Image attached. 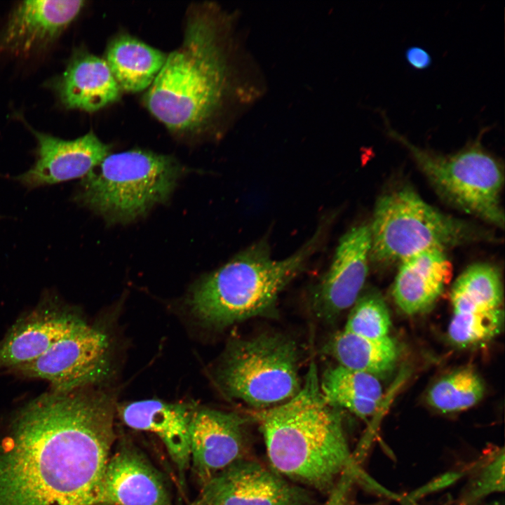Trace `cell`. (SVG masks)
Listing matches in <instances>:
<instances>
[{"mask_svg":"<svg viewBox=\"0 0 505 505\" xmlns=\"http://www.w3.org/2000/svg\"><path fill=\"white\" fill-rule=\"evenodd\" d=\"M113 405L51 391L20 410L0 440V505H95L116 440Z\"/></svg>","mask_w":505,"mask_h":505,"instance_id":"cell-1","label":"cell"},{"mask_svg":"<svg viewBox=\"0 0 505 505\" xmlns=\"http://www.w3.org/2000/svg\"><path fill=\"white\" fill-rule=\"evenodd\" d=\"M223 25L208 8L191 11L182 43L167 55L145 94L148 110L173 132L206 131L235 92L234 67Z\"/></svg>","mask_w":505,"mask_h":505,"instance_id":"cell-2","label":"cell"},{"mask_svg":"<svg viewBox=\"0 0 505 505\" xmlns=\"http://www.w3.org/2000/svg\"><path fill=\"white\" fill-rule=\"evenodd\" d=\"M316 365L290 399L256 410L272 468L290 480L330 493L346 473L366 480L351 452L339 408L324 399Z\"/></svg>","mask_w":505,"mask_h":505,"instance_id":"cell-3","label":"cell"},{"mask_svg":"<svg viewBox=\"0 0 505 505\" xmlns=\"http://www.w3.org/2000/svg\"><path fill=\"white\" fill-rule=\"evenodd\" d=\"M328 224L325 220L284 259H273L264 238L243 249L193 287L189 302L191 312L203 323L217 328L269 314L281 292L321 246Z\"/></svg>","mask_w":505,"mask_h":505,"instance_id":"cell-4","label":"cell"},{"mask_svg":"<svg viewBox=\"0 0 505 505\" xmlns=\"http://www.w3.org/2000/svg\"><path fill=\"white\" fill-rule=\"evenodd\" d=\"M183 170L175 158L153 152L109 154L83 177L74 199L109 223H128L166 201Z\"/></svg>","mask_w":505,"mask_h":505,"instance_id":"cell-5","label":"cell"},{"mask_svg":"<svg viewBox=\"0 0 505 505\" xmlns=\"http://www.w3.org/2000/svg\"><path fill=\"white\" fill-rule=\"evenodd\" d=\"M369 226L370 262L380 267L399 264L431 248L493 241L487 231L440 211L408 186L379 198Z\"/></svg>","mask_w":505,"mask_h":505,"instance_id":"cell-6","label":"cell"},{"mask_svg":"<svg viewBox=\"0 0 505 505\" xmlns=\"http://www.w3.org/2000/svg\"><path fill=\"white\" fill-rule=\"evenodd\" d=\"M388 136L409 152L433 187L448 203L499 228L504 215L500 205L504 184L501 163L481 144L483 128L476 138L459 152L445 155L421 148L393 129L384 116Z\"/></svg>","mask_w":505,"mask_h":505,"instance_id":"cell-7","label":"cell"},{"mask_svg":"<svg viewBox=\"0 0 505 505\" xmlns=\"http://www.w3.org/2000/svg\"><path fill=\"white\" fill-rule=\"evenodd\" d=\"M295 344L278 334L238 340L229 349L219 372L231 397L256 410L269 408L295 396L302 385Z\"/></svg>","mask_w":505,"mask_h":505,"instance_id":"cell-8","label":"cell"},{"mask_svg":"<svg viewBox=\"0 0 505 505\" xmlns=\"http://www.w3.org/2000/svg\"><path fill=\"white\" fill-rule=\"evenodd\" d=\"M109 351L106 334L83 320L40 357L11 370L48 381L53 392L69 393L107 377Z\"/></svg>","mask_w":505,"mask_h":505,"instance_id":"cell-9","label":"cell"},{"mask_svg":"<svg viewBox=\"0 0 505 505\" xmlns=\"http://www.w3.org/2000/svg\"><path fill=\"white\" fill-rule=\"evenodd\" d=\"M309 499L272 468L245 458L209 480L192 505H305Z\"/></svg>","mask_w":505,"mask_h":505,"instance_id":"cell-10","label":"cell"},{"mask_svg":"<svg viewBox=\"0 0 505 505\" xmlns=\"http://www.w3.org/2000/svg\"><path fill=\"white\" fill-rule=\"evenodd\" d=\"M95 505H173L168 483L147 455L128 439L116 440Z\"/></svg>","mask_w":505,"mask_h":505,"instance_id":"cell-11","label":"cell"},{"mask_svg":"<svg viewBox=\"0 0 505 505\" xmlns=\"http://www.w3.org/2000/svg\"><path fill=\"white\" fill-rule=\"evenodd\" d=\"M370 226L358 224L339 239L331 264L313 292L316 314L330 321L359 298L370 262Z\"/></svg>","mask_w":505,"mask_h":505,"instance_id":"cell-12","label":"cell"},{"mask_svg":"<svg viewBox=\"0 0 505 505\" xmlns=\"http://www.w3.org/2000/svg\"><path fill=\"white\" fill-rule=\"evenodd\" d=\"M245 421L234 412L194 410L189 428V469L201 487L222 471L247 458Z\"/></svg>","mask_w":505,"mask_h":505,"instance_id":"cell-13","label":"cell"},{"mask_svg":"<svg viewBox=\"0 0 505 505\" xmlns=\"http://www.w3.org/2000/svg\"><path fill=\"white\" fill-rule=\"evenodd\" d=\"M34 133L37 141L36 161L17 177L29 189L84 177L109 154V146L92 132L72 140Z\"/></svg>","mask_w":505,"mask_h":505,"instance_id":"cell-14","label":"cell"},{"mask_svg":"<svg viewBox=\"0 0 505 505\" xmlns=\"http://www.w3.org/2000/svg\"><path fill=\"white\" fill-rule=\"evenodd\" d=\"M82 321L55 297H46L34 310L16 321L0 343V368L13 369L36 360Z\"/></svg>","mask_w":505,"mask_h":505,"instance_id":"cell-15","label":"cell"},{"mask_svg":"<svg viewBox=\"0 0 505 505\" xmlns=\"http://www.w3.org/2000/svg\"><path fill=\"white\" fill-rule=\"evenodd\" d=\"M83 1H25L12 11L0 33V50L25 53L50 45L76 18Z\"/></svg>","mask_w":505,"mask_h":505,"instance_id":"cell-16","label":"cell"},{"mask_svg":"<svg viewBox=\"0 0 505 505\" xmlns=\"http://www.w3.org/2000/svg\"><path fill=\"white\" fill-rule=\"evenodd\" d=\"M193 411L183 404L159 400L133 402L120 410L121 418L128 427L153 433L160 439L182 487L190 467L189 428Z\"/></svg>","mask_w":505,"mask_h":505,"instance_id":"cell-17","label":"cell"},{"mask_svg":"<svg viewBox=\"0 0 505 505\" xmlns=\"http://www.w3.org/2000/svg\"><path fill=\"white\" fill-rule=\"evenodd\" d=\"M52 86L66 107L87 112L97 111L116 102L121 90L105 60L83 50L72 55Z\"/></svg>","mask_w":505,"mask_h":505,"instance_id":"cell-18","label":"cell"},{"mask_svg":"<svg viewBox=\"0 0 505 505\" xmlns=\"http://www.w3.org/2000/svg\"><path fill=\"white\" fill-rule=\"evenodd\" d=\"M399 264L392 294L397 306L408 315L429 309L452 275V264L440 248L425 250Z\"/></svg>","mask_w":505,"mask_h":505,"instance_id":"cell-19","label":"cell"},{"mask_svg":"<svg viewBox=\"0 0 505 505\" xmlns=\"http://www.w3.org/2000/svg\"><path fill=\"white\" fill-rule=\"evenodd\" d=\"M166 58L162 51L122 34L109 43L105 61L121 89L135 93L149 88Z\"/></svg>","mask_w":505,"mask_h":505,"instance_id":"cell-20","label":"cell"},{"mask_svg":"<svg viewBox=\"0 0 505 505\" xmlns=\"http://www.w3.org/2000/svg\"><path fill=\"white\" fill-rule=\"evenodd\" d=\"M319 383L328 403L348 410L363 419L375 415L382 403L383 392L379 381L366 372L338 365L327 369Z\"/></svg>","mask_w":505,"mask_h":505,"instance_id":"cell-21","label":"cell"},{"mask_svg":"<svg viewBox=\"0 0 505 505\" xmlns=\"http://www.w3.org/2000/svg\"><path fill=\"white\" fill-rule=\"evenodd\" d=\"M324 349L339 365L375 377L391 371L398 356L397 344L389 336L370 339L344 330L335 334Z\"/></svg>","mask_w":505,"mask_h":505,"instance_id":"cell-22","label":"cell"},{"mask_svg":"<svg viewBox=\"0 0 505 505\" xmlns=\"http://www.w3.org/2000/svg\"><path fill=\"white\" fill-rule=\"evenodd\" d=\"M454 312L482 311L500 308L503 288L500 274L487 263L467 267L456 279L451 294Z\"/></svg>","mask_w":505,"mask_h":505,"instance_id":"cell-23","label":"cell"},{"mask_svg":"<svg viewBox=\"0 0 505 505\" xmlns=\"http://www.w3.org/2000/svg\"><path fill=\"white\" fill-rule=\"evenodd\" d=\"M484 392V384L480 376L473 369L465 368L435 383L428 392L427 402L441 412H456L477 404Z\"/></svg>","mask_w":505,"mask_h":505,"instance_id":"cell-24","label":"cell"},{"mask_svg":"<svg viewBox=\"0 0 505 505\" xmlns=\"http://www.w3.org/2000/svg\"><path fill=\"white\" fill-rule=\"evenodd\" d=\"M504 312L501 308L471 312H454L448 337L455 345L466 347L490 340L501 331Z\"/></svg>","mask_w":505,"mask_h":505,"instance_id":"cell-25","label":"cell"},{"mask_svg":"<svg viewBox=\"0 0 505 505\" xmlns=\"http://www.w3.org/2000/svg\"><path fill=\"white\" fill-rule=\"evenodd\" d=\"M352 307L344 330L370 339L389 336L391 318L379 295L367 293L358 298Z\"/></svg>","mask_w":505,"mask_h":505,"instance_id":"cell-26","label":"cell"},{"mask_svg":"<svg viewBox=\"0 0 505 505\" xmlns=\"http://www.w3.org/2000/svg\"><path fill=\"white\" fill-rule=\"evenodd\" d=\"M504 490V450L488 458L469 483L459 505H473L485 497Z\"/></svg>","mask_w":505,"mask_h":505,"instance_id":"cell-27","label":"cell"},{"mask_svg":"<svg viewBox=\"0 0 505 505\" xmlns=\"http://www.w3.org/2000/svg\"><path fill=\"white\" fill-rule=\"evenodd\" d=\"M356 480L350 474L342 476L329 493V497L324 505H354L351 492Z\"/></svg>","mask_w":505,"mask_h":505,"instance_id":"cell-28","label":"cell"},{"mask_svg":"<svg viewBox=\"0 0 505 505\" xmlns=\"http://www.w3.org/2000/svg\"><path fill=\"white\" fill-rule=\"evenodd\" d=\"M405 58L409 65L416 69H424L431 64L430 54L424 48L411 46L405 51Z\"/></svg>","mask_w":505,"mask_h":505,"instance_id":"cell-29","label":"cell"},{"mask_svg":"<svg viewBox=\"0 0 505 505\" xmlns=\"http://www.w3.org/2000/svg\"><path fill=\"white\" fill-rule=\"evenodd\" d=\"M487 505H502V504H501L499 503V502H492V503H490V504H487Z\"/></svg>","mask_w":505,"mask_h":505,"instance_id":"cell-30","label":"cell"}]
</instances>
